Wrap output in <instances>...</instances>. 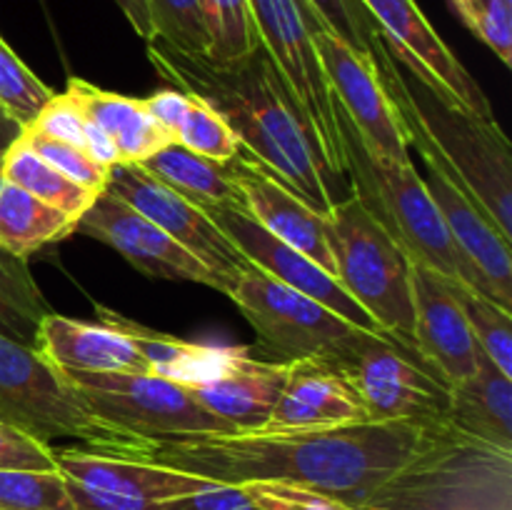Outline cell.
I'll list each match as a JSON object with an SVG mask.
<instances>
[{"mask_svg":"<svg viewBox=\"0 0 512 510\" xmlns=\"http://www.w3.org/2000/svg\"><path fill=\"white\" fill-rule=\"evenodd\" d=\"M425 428L408 420H365L325 430H253L175 440L120 435L90 450L183 470L215 483L303 485L355 508L415 453Z\"/></svg>","mask_w":512,"mask_h":510,"instance_id":"obj_1","label":"cell"},{"mask_svg":"<svg viewBox=\"0 0 512 510\" xmlns=\"http://www.w3.org/2000/svg\"><path fill=\"white\" fill-rule=\"evenodd\" d=\"M148 58L173 88L208 103L240 145L315 213H330L345 183L330 170L303 105L263 45L233 63H215L153 38Z\"/></svg>","mask_w":512,"mask_h":510,"instance_id":"obj_2","label":"cell"},{"mask_svg":"<svg viewBox=\"0 0 512 510\" xmlns=\"http://www.w3.org/2000/svg\"><path fill=\"white\" fill-rule=\"evenodd\" d=\"M373 60L408 145L443 165L455 185L512 240V145L498 120L470 113L428 75L400 63L383 35L375 38Z\"/></svg>","mask_w":512,"mask_h":510,"instance_id":"obj_3","label":"cell"},{"mask_svg":"<svg viewBox=\"0 0 512 510\" xmlns=\"http://www.w3.org/2000/svg\"><path fill=\"white\" fill-rule=\"evenodd\" d=\"M353 510H512V453L428 425L415 453Z\"/></svg>","mask_w":512,"mask_h":510,"instance_id":"obj_4","label":"cell"},{"mask_svg":"<svg viewBox=\"0 0 512 510\" xmlns=\"http://www.w3.org/2000/svg\"><path fill=\"white\" fill-rule=\"evenodd\" d=\"M340 143H343L345 178L350 180V193L358 195L365 208L388 228L410 260L430 265L448 278L470 285L483 293L478 275L473 273L460 250L455 248L448 228L443 223L438 205L425 185L423 175L413 160L398 163L375 155L358 135L348 115L335 103ZM485 295V293H483ZM488 298V295H485Z\"/></svg>","mask_w":512,"mask_h":510,"instance_id":"obj_5","label":"cell"},{"mask_svg":"<svg viewBox=\"0 0 512 510\" xmlns=\"http://www.w3.org/2000/svg\"><path fill=\"white\" fill-rule=\"evenodd\" d=\"M325 223L340 285L385 333L413 345L410 258L398 240L355 193L335 200Z\"/></svg>","mask_w":512,"mask_h":510,"instance_id":"obj_6","label":"cell"},{"mask_svg":"<svg viewBox=\"0 0 512 510\" xmlns=\"http://www.w3.org/2000/svg\"><path fill=\"white\" fill-rule=\"evenodd\" d=\"M325 363L338 370L375 423H448L450 385L433 373L418 350L390 333L358 330Z\"/></svg>","mask_w":512,"mask_h":510,"instance_id":"obj_7","label":"cell"},{"mask_svg":"<svg viewBox=\"0 0 512 510\" xmlns=\"http://www.w3.org/2000/svg\"><path fill=\"white\" fill-rule=\"evenodd\" d=\"M93 418L123 435L148 440L235 433L225 420L205 410L188 388L158 375L83 373L63 370Z\"/></svg>","mask_w":512,"mask_h":510,"instance_id":"obj_8","label":"cell"},{"mask_svg":"<svg viewBox=\"0 0 512 510\" xmlns=\"http://www.w3.org/2000/svg\"><path fill=\"white\" fill-rule=\"evenodd\" d=\"M0 420L33 435L40 443L53 438L83 440L88 448L120 438L85 410L63 370L30 345L0 335Z\"/></svg>","mask_w":512,"mask_h":510,"instance_id":"obj_9","label":"cell"},{"mask_svg":"<svg viewBox=\"0 0 512 510\" xmlns=\"http://www.w3.org/2000/svg\"><path fill=\"white\" fill-rule=\"evenodd\" d=\"M228 298L253 325L260 343L288 355V360L333 358L360 330L323 303L270 278L255 265L235 278Z\"/></svg>","mask_w":512,"mask_h":510,"instance_id":"obj_10","label":"cell"},{"mask_svg":"<svg viewBox=\"0 0 512 510\" xmlns=\"http://www.w3.org/2000/svg\"><path fill=\"white\" fill-rule=\"evenodd\" d=\"M248 10L260 45L268 50L285 83L303 105L330 170L345 183L348 178H345L343 143H340L333 93L310 38V23L318 15L305 0H248Z\"/></svg>","mask_w":512,"mask_h":510,"instance_id":"obj_11","label":"cell"},{"mask_svg":"<svg viewBox=\"0 0 512 510\" xmlns=\"http://www.w3.org/2000/svg\"><path fill=\"white\" fill-rule=\"evenodd\" d=\"M75 510H153L155 503L198 493L215 480L90 448L53 450Z\"/></svg>","mask_w":512,"mask_h":510,"instance_id":"obj_12","label":"cell"},{"mask_svg":"<svg viewBox=\"0 0 512 510\" xmlns=\"http://www.w3.org/2000/svg\"><path fill=\"white\" fill-rule=\"evenodd\" d=\"M105 190L145 215L150 223L158 225L163 233L193 253L205 268L213 270L215 278L220 280V293L228 295L235 278L250 268L243 253L198 205L155 180L138 163H115L108 170Z\"/></svg>","mask_w":512,"mask_h":510,"instance_id":"obj_13","label":"cell"},{"mask_svg":"<svg viewBox=\"0 0 512 510\" xmlns=\"http://www.w3.org/2000/svg\"><path fill=\"white\" fill-rule=\"evenodd\" d=\"M310 38L335 103L355 125L363 143L380 158L398 163L413 160L400 115L385 93L375 60L330 33L318 18L310 23Z\"/></svg>","mask_w":512,"mask_h":510,"instance_id":"obj_14","label":"cell"},{"mask_svg":"<svg viewBox=\"0 0 512 510\" xmlns=\"http://www.w3.org/2000/svg\"><path fill=\"white\" fill-rule=\"evenodd\" d=\"M203 213L228 235L230 243L243 253V258L270 278L280 280L288 288L318 300L325 308L338 313L355 328L370 330V333H385L368 310L360 308L358 300L340 285L335 275L325 273L318 263L295 250L293 245L283 243L273 233L263 228L240 203H223L203 208Z\"/></svg>","mask_w":512,"mask_h":510,"instance_id":"obj_15","label":"cell"},{"mask_svg":"<svg viewBox=\"0 0 512 510\" xmlns=\"http://www.w3.org/2000/svg\"><path fill=\"white\" fill-rule=\"evenodd\" d=\"M75 233H85L110 245L133 268L150 278L185 280V283H200L220 290V280L215 278L213 270L205 268L178 240L170 238L158 225L150 223L145 215L108 190H103L95 203L80 215Z\"/></svg>","mask_w":512,"mask_h":510,"instance_id":"obj_16","label":"cell"},{"mask_svg":"<svg viewBox=\"0 0 512 510\" xmlns=\"http://www.w3.org/2000/svg\"><path fill=\"white\" fill-rule=\"evenodd\" d=\"M360 3L375 20L385 45L400 63L428 75L445 95L458 100L470 113L493 118L488 95L465 70L458 55L435 33L415 0H360Z\"/></svg>","mask_w":512,"mask_h":510,"instance_id":"obj_17","label":"cell"},{"mask_svg":"<svg viewBox=\"0 0 512 510\" xmlns=\"http://www.w3.org/2000/svg\"><path fill=\"white\" fill-rule=\"evenodd\" d=\"M413 348L443 383L455 385L478 368L480 345L465 320L453 278L410 260Z\"/></svg>","mask_w":512,"mask_h":510,"instance_id":"obj_18","label":"cell"},{"mask_svg":"<svg viewBox=\"0 0 512 510\" xmlns=\"http://www.w3.org/2000/svg\"><path fill=\"white\" fill-rule=\"evenodd\" d=\"M420 158L428 168L423 180L443 215L455 248L478 275L483 293L512 313V240L500 233L498 225L473 203V198L460 185H455L443 165L435 163L428 153H420Z\"/></svg>","mask_w":512,"mask_h":510,"instance_id":"obj_19","label":"cell"},{"mask_svg":"<svg viewBox=\"0 0 512 510\" xmlns=\"http://www.w3.org/2000/svg\"><path fill=\"white\" fill-rule=\"evenodd\" d=\"M228 173L238 188L243 208L263 225L268 233L293 245L325 273L335 275V260L328 245V223L325 215L315 213L303 198L280 183L255 155L240 148L233 160H228Z\"/></svg>","mask_w":512,"mask_h":510,"instance_id":"obj_20","label":"cell"},{"mask_svg":"<svg viewBox=\"0 0 512 510\" xmlns=\"http://www.w3.org/2000/svg\"><path fill=\"white\" fill-rule=\"evenodd\" d=\"M363 403L348 380L325 360H288L283 390L263 430H325L365 423Z\"/></svg>","mask_w":512,"mask_h":510,"instance_id":"obj_21","label":"cell"},{"mask_svg":"<svg viewBox=\"0 0 512 510\" xmlns=\"http://www.w3.org/2000/svg\"><path fill=\"white\" fill-rule=\"evenodd\" d=\"M95 313L100 315V323L123 333L138 348V353L148 363L150 373L175 385H183V388L210 385L258 363V358H253L248 348H223V345H200L178 340L173 335L143 328V325L133 323L125 315L105 308V305H95Z\"/></svg>","mask_w":512,"mask_h":510,"instance_id":"obj_22","label":"cell"},{"mask_svg":"<svg viewBox=\"0 0 512 510\" xmlns=\"http://www.w3.org/2000/svg\"><path fill=\"white\" fill-rule=\"evenodd\" d=\"M33 348L58 370L153 375L123 333L105 323H80L53 310L40 320Z\"/></svg>","mask_w":512,"mask_h":510,"instance_id":"obj_23","label":"cell"},{"mask_svg":"<svg viewBox=\"0 0 512 510\" xmlns=\"http://www.w3.org/2000/svg\"><path fill=\"white\" fill-rule=\"evenodd\" d=\"M448 423L455 430L512 453V378L480 353L470 378L450 385Z\"/></svg>","mask_w":512,"mask_h":510,"instance_id":"obj_24","label":"cell"},{"mask_svg":"<svg viewBox=\"0 0 512 510\" xmlns=\"http://www.w3.org/2000/svg\"><path fill=\"white\" fill-rule=\"evenodd\" d=\"M65 90L78 100L85 118L98 123L110 135L120 163H143L145 158L173 143L170 135L150 118L143 100L110 93L80 78H70Z\"/></svg>","mask_w":512,"mask_h":510,"instance_id":"obj_25","label":"cell"},{"mask_svg":"<svg viewBox=\"0 0 512 510\" xmlns=\"http://www.w3.org/2000/svg\"><path fill=\"white\" fill-rule=\"evenodd\" d=\"M288 363L258 360L253 368L228 375L200 388H188L193 398L230 425L235 433L263 430L283 390Z\"/></svg>","mask_w":512,"mask_h":510,"instance_id":"obj_26","label":"cell"},{"mask_svg":"<svg viewBox=\"0 0 512 510\" xmlns=\"http://www.w3.org/2000/svg\"><path fill=\"white\" fill-rule=\"evenodd\" d=\"M138 165L155 180H160L170 190L183 195L185 200L198 205L200 210L223 203L243 205L238 188L228 173V165L203 158V155L193 153L178 143L165 145L163 150H158Z\"/></svg>","mask_w":512,"mask_h":510,"instance_id":"obj_27","label":"cell"},{"mask_svg":"<svg viewBox=\"0 0 512 510\" xmlns=\"http://www.w3.org/2000/svg\"><path fill=\"white\" fill-rule=\"evenodd\" d=\"M75 233V220L0 175V248L28 260Z\"/></svg>","mask_w":512,"mask_h":510,"instance_id":"obj_28","label":"cell"},{"mask_svg":"<svg viewBox=\"0 0 512 510\" xmlns=\"http://www.w3.org/2000/svg\"><path fill=\"white\" fill-rule=\"evenodd\" d=\"M0 175H3L5 180H10L13 185H18V188H23L25 193L35 195L38 200H43V203L53 205L55 210L65 213L70 220H75V225H78L80 215H83L85 210L95 203V198H98L95 193L80 188L73 180L60 175L53 165L45 163V160L20 138L3 153V160H0Z\"/></svg>","mask_w":512,"mask_h":510,"instance_id":"obj_29","label":"cell"},{"mask_svg":"<svg viewBox=\"0 0 512 510\" xmlns=\"http://www.w3.org/2000/svg\"><path fill=\"white\" fill-rule=\"evenodd\" d=\"M48 313L28 260L0 248V335L33 348L40 320Z\"/></svg>","mask_w":512,"mask_h":510,"instance_id":"obj_30","label":"cell"},{"mask_svg":"<svg viewBox=\"0 0 512 510\" xmlns=\"http://www.w3.org/2000/svg\"><path fill=\"white\" fill-rule=\"evenodd\" d=\"M453 290L460 300L465 320L478 340L480 350L493 360L495 368L512 378V313L500 308L495 300L485 298L470 285L453 280Z\"/></svg>","mask_w":512,"mask_h":510,"instance_id":"obj_31","label":"cell"},{"mask_svg":"<svg viewBox=\"0 0 512 510\" xmlns=\"http://www.w3.org/2000/svg\"><path fill=\"white\" fill-rule=\"evenodd\" d=\"M0 510H75L58 470L0 468Z\"/></svg>","mask_w":512,"mask_h":510,"instance_id":"obj_32","label":"cell"},{"mask_svg":"<svg viewBox=\"0 0 512 510\" xmlns=\"http://www.w3.org/2000/svg\"><path fill=\"white\" fill-rule=\"evenodd\" d=\"M173 143L183 145V148L193 150L203 158L215 160V163H228L243 148L233 128L208 103H203L195 95H190V108L180 128L175 130Z\"/></svg>","mask_w":512,"mask_h":510,"instance_id":"obj_33","label":"cell"},{"mask_svg":"<svg viewBox=\"0 0 512 510\" xmlns=\"http://www.w3.org/2000/svg\"><path fill=\"white\" fill-rule=\"evenodd\" d=\"M50 98L53 90L0 38V105L25 128Z\"/></svg>","mask_w":512,"mask_h":510,"instance_id":"obj_34","label":"cell"},{"mask_svg":"<svg viewBox=\"0 0 512 510\" xmlns=\"http://www.w3.org/2000/svg\"><path fill=\"white\" fill-rule=\"evenodd\" d=\"M155 38L185 53L208 55L210 35L198 0H145Z\"/></svg>","mask_w":512,"mask_h":510,"instance_id":"obj_35","label":"cell"},{"mask_svg":"<svg viewBox=\"0 0 512 510\" xmlns=\"http://www.w3.org/2000/svg\"><path fill=\"white\" fill-rule=\"evenodd\" d=\"M20 140H23L25 145H30L45 163L53 165L60 175L73 180L80 188L100 195L105 190V185H108L110 168H103V165L95 163L85 150L73 148V145L68 143H60V140L45 138V135L33 133V130H23Z\"/></svg>","mask_w":512,"mask_h":510,"instance_id":"obj_36","label":"cell"},{"mask_svg":"<svg viewBox=\"0 0 512 510\" xmlns=\"http://www.w3.org/2000/svg\"><path fill=\"white\" fill-rule=\"evenodd\" d=\"M450 5L505 65H512V0H450Z\"/></svg>","mask_w":512,"mask_h":510,"instance_id":"obj_37","label":"cell"},{"mask_svg":"<svg viewBox=\"0 0 512 510\" xmlns=\"http://www.w3.org/2000/svg\"><path fill=\"white\" fill-rule=\"evenodd\" d=\"M305 3L330 33L353 45L358 53L373 58V45L380 30L360 0H305Z\"/></svg>","mask_w":512,"mask_h":510,"instance_id":"obj_38","label":"cell"},{"mask_svg":"<svg viewBox=\"0 0 512 510\" xmlns=\"http://www.w3.org/2000/svg\"><path fill=\"white\" fill-rule=\"evenodd\" d=\"M83 125H85V113L78 105V100L65 90V93H53V98L45 103V108L40 110L33 118V123L25 125V130H33V133L45 135V138L60 140V143H68L73 148L83 150Z\"/></svg>","mask_w":512,"mask_h":510,"instance_id":"obj_39","label":"cell"},{"mask_svg":"<svg viewBox=\"0 0 512 510\" xmlns=\"http://www.w3.org/2000/svg\"><path fill=\"white\" fill-rule=\"evenodd\" d=\"M260 510H353L320 490L290 483H245Z\"/></svg>","mask_w":512,"mask_h":510,"instance_id":"obj_40","label":"cell"},{"mask_svg":"<svg viewBox=\"0 0 512 510\" xmlns=\"http://www.w3.org/2000/svg\"><path fill=\"white\" fill-rule=\"evenodd\" d=\"M153 510H260V505L250 495L248 485L213 483L198 493L160 500Z\"/></svg>","mask_w":512,"mask_h":510,"instance_id":"obj_41","label":"cell"},{"mask_svg":"<svg viewBox=\"0 0 512 510\" xmlns=\"http://www.w3.org/2000/svg\"><path fill=\"white\" fill-rule=\"evenodd\" d=\"M0 468L58 470L48 443H40L5 420H0Z\"/></svg>","mask_w":512,"mask_h":510,"instance_id":"obj_42","label":"cell"},{"mask_svg":"<svg viewBox=\"0 0 512 510\" xmlns=\"http://www.w3.org/2000/svg\"><path fill=\"white\" fill-rule=\"evenodd\" d=\"M143 105L150 113V118L170 135V140H175V130L180 128V123H183L185 113L190 108V95L178 88H163L158 93L143 98Z\"/></svg>","mask_w":512,"mask_h":510,"instance_id":"obj_43","label":"cell"},{"mask_svg":"<svg viewBox=\"0 0 512 510\" xmlns=\"http://www.w3.org/2000/svg\"><path fill=\"white\" fill-rule=\"evenodd\" d=\"M83 150L95 163L103 165V168H113L115 163H120L118 150H115V143L110 140V135L90 118H85L83 125Z\"/></svg>","mask_w":512,"mask_h":510,"instance_id":"obj_44","label":"cell"},{"mask_svg":"<svg viewBox=\"0 0 512 510\" xmlns=\"http://www.w3.org/2000/svg\"><path fill=\"white\" fill-rule=\"evenodd\" d=\"M115 3H118V8L123 10L128 23L133 25L135 33H138L145 43H150V40L155 38V28H153V20H150L145 0H115Z\"/></svg>","mask_w":512,"mask_h":510,"instance_id":"obj_45","label":"cell"},{"mask_svg":"<svg viewBox=\"0 0 512 510\" xmlns=\"http://www.w3.org/2000/svg\"><path fill=\"white\" fill-rule=\"evenodd\" d=\"M23 130H25L23 125H20L18 120H15L13 115L0 105V155H3L5 150H8L20 135H23Z\"/></svg>","mask_w":512,"mask_h":510,"instance_id":"obj_46","label":"cell"},{"mask_svg":"<svg viewBox=\"0 0 512 510\" xmlns=\"http://www.w3.org/2000/svg\"><path fill=\"white\" fill-rule=\"evenodd\" d=\"M0 160H3V155H0Z\"/></svg>","mask_w":512,"mask_h":510,"instance_id":"obj_47","label":"cell"}]
</instances>
